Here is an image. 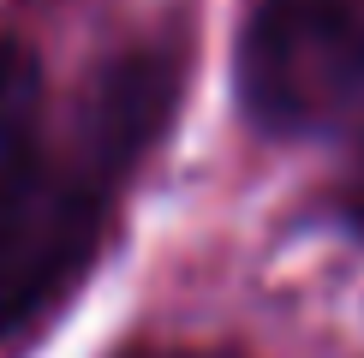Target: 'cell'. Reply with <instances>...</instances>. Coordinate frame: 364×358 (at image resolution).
<instances>
[{"label": "cell", "mask_w": 364, "mask_h": 358, "mask_svg": "<svg viewBox=\"0 0 364 358\" xmlns=\"http://www.w3.org/2000/svg\"><path fill=\"white\" fill-rule=\"evenodd\" d=\"M179 78V42L156 36L102 60L60 108L36 102L18 126L0 156V328L42 317L96 263L126 179L173 119Z\"/></svg>", "instance_id": "cell-1"}, {"label": "cell", "mask_w": 364, "mask_h": 358, "mask_svg": "<svg viewBox=\"0 0 364 358\" xmlns=\"http://www.w3.org/2000/svg\"><path fill=\"white\" fill-rule=\"evenodd\" d=\"M239 102L263 131L305 138L364 108V0H245Z\"/></svg>", "instance_id": "cell-2"}, {"label": "cell", "mask_w": 364, "mask_h": 358, "mask_svg": "<svg viewBox=\"0 0 364 358\" xmlns=\"http://www.w3.org/2000/svg\"><path fill=\"white\" fill-rule=\"evenodd\" d=\"M36 102H42V66H36V54H30L18 36L0 30V156H6V143L18 138V126L36 114Z\"/></svg>", "instance_id": "cell-3"}, {"label": "cell", "mask_w": 364, "mask_h": 358, "mask_svg": "<svg viewBox=\"0 0 364 358\" xmlns=\"http://www.w3.org/2000/svg\"><path fill=\"white\" fill-rule=\"evenodd\" d=\"M346 215L364 227V156H358V168H353V179H346Z\"/></svg>", "instance_id": "cell-4"}, {"label": "cell", "mask_w": 364, "mask_h": 358, "mask_svg": "<svg viewBox=\"0 0 364 358\" xmlns=\"http://www.w3.org/2000/svg\"><path fill=\"white\" fill-rule=\"evenodd\" d=\"M126 358H227V352H203V347H144V352H126Z\"/></svg>", "instance_id": "cell-5"}]
</instances>
